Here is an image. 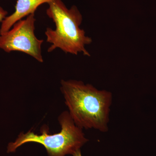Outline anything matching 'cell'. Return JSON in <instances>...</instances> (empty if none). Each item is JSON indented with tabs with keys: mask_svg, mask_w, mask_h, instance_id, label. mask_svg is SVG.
I'll return each mask as SVG.
<instances>
[{
	"mask_svg": "<svg viewBox=\"0 0 156 156\" xmlns=\"http://www.w3.org/2000/svg\"><path fill=\"white\" fill-rule=\"evenodd\" d=\"M60 90L70 115L77 126L82 129L108 131L111 92L76 80H62Z\"/></svg>",
	"mask_w": 156,
	"mask_h": 156,
	"instance_id": "6da1fadb",
	"label": "cell"
},
{
	"mask_svg": "<svg viewBox=\"0 0 156 156\" xmlns=\"http://www.w3.org/2000/svg\"><path fill=\"white\" fill-rule=\"evenodd\" d=\"M48 5L46 13L53 20L56 28L48 27L45 31L47 42L52 44L48 52L59 48L65 53L75 55L82 53L90 56L86 47L90 44L92 40L80 27L83 17L77 7L73 5L68 9L62 0H53Z\"/></svg>",
	"mask_w": 156,
	"mask_h": 156,
	"instance_id": "7a4b0ae2",
	"label": "cell"
},
{
	"mask_svg": "<svg viewBox=\"0 0 156 156\" xmlns=\"http://www.w3.org/2000/svg\"><path fill=\"white\" fill-rule=\"evenodd\" d=\"M58 121L61 131L50 134L48 126L44 125L41 129V134H35L30 130L26 133L21 132L14 142L7 147L8 153L15 152L17 148L27 143H36L44 147L48 156L73 155L87 143L89 140L85 136L82 128L76 125L68 111L59 115Z\"/></svg>",
	"mask_w": 156,
	"mask_h": 156,
	"instance_id": "3957f363",
	"label": "cell"
},
{
	"mask_svg": "<svg viewBox=\"0 0 156 156\" xmlns=\"http://www.w3.org/2000/svg\"><path fill=\"white\" fill-rule=\"evenodd\" d=\"M35 14L16 22L7 32L0 35V49L7 53L19 51L28 54L40 62H44L41 46L44 40L35 34Z\"/></svg>",
	"mask_w": 156,
	"mask_h": 156,
	"instance_id": "277c9868",
	"label": "cell"
},
{
	"mask_svg": "<svg viewBox=\"0 0 156 156\" xmlns=\"http://www.w3.org/2000/svg\"><path fill=\"white\" fill-rule=\"evenodd\" d=\"M53 0H17L15 11L3 20L0 29V35L11 29L17 21L29 15L35 14L38 8L45 3L49 4Z\"/></svg>",
	"mask_w": 156,
	"mask_h": 156,
	"instance_id": "5b68a950",
	"label": "cell"
},
{
	"mask_svg": "<svg viewBox=\"0 0 156 156\" xmlns=\"http://www.w3.org/2000/svg\"><path fill=\"white\" fill-rule=\"evenodd\" d=\"M8 12L4 10L2 7H0V22H2L3 20L5 18Z\"/></svg>",
	"mask_w": 156,
	"mask_h": 156,
	"instance_id": "8992f818",
	"label": "cell"
},
{
	"mask_svg": "<svg viewBox=\"0 0 156 156\" xmlns=\"http://www.w3.org/2000/svg\"><path fill=\"white\" fill-rule=\"evenodd\" d=\"M73 156H82V154H81V151L80 150L78 151L75 154H74L73 155Z\"/></svg>",
	"mask_w": 156,
	"mask_h": 156,
	"instance_id": "52a82bcc",
	"label": "cell"
}]
</instances>
